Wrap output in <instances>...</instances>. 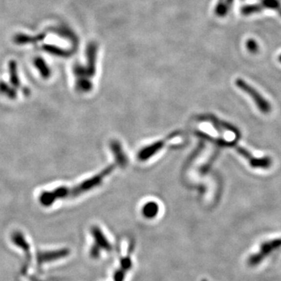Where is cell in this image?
Listing matches in <instances>:
<instances>
[{
  "label": "cell",
  "instance_id": "cell-1",
  "mask_svg": "<svg viewBox=\"0 0 281 281\" xmlns=\"http://www.w3.org/2000/svg\"><path fill=\"white\" fill-rule=\"evenodd\" d=\"M121 163L124 164L125 162L120 161L114 165L109 166L96 176H92L88 180H85L83 182L80 183L74 186L59 187L53 190L43 192L39 197V202L41 203L42 206L49 207L58 200L76 198L85 192L91 190V188L98 186L106 176H108L110 173L114 171L116 165H120Z\"/></svg>",
  "mask_w": 281,
  "mask_h": 281
},
{
  "label": "cell",
  "instance_id": "cell-2",
  "mask_svg": "<svg viewBox=\"0 0 281 281\" xmlns=\"http://www.w3.org/2000/svg\"><path fill=\"white\" fill-rule=\"evenodd\" d=\"M235 84L240 90L246 92L249 96L252 97L256 105L258 107V109L261 112L263 113H269L271 111L270 103L257 90L255 89L254 87L250 85H248L245 81L242 79H237Z\"/></svg>",
  "mask_w": 281,
  "mask_h": 281
},
{
  "label": "cell",
  "instance_id": "cell-3",
  "mask_svg": "<svg viewBox=\"0 0 281 281\" xmlns=\"http://www.w3.org/2000/svg\"><path fill=\"white\" fill-rule=\"evenodd\" d=\"M91 234L94 239L93 246L91 249V256L92 258H98L103 251L109 252L112 249L110 242L104 235L101 229L98 227H93L91 229Z\"/></svg>",
  "mask_w": 281,
  "mask_h": 281
},
{
  "label": "cell",
  "instance_id": "cell-4",
  "mask_svg": "<svg viewBox=\"0 0 281 281\" xmlns=\"http://www.w3.org/2000/svg\"><path fill=\"white\" fill-rule=\"evenodd\" d=\"M9 72H10V81L14 88L21 87L19 76H18V68L15 61H10L9 64Z\"/></svg>",
  "mask_w": 281,
  "mask_h": 281
},
{
  "label": "cell",
  "instance_id": "cell-5",
  "mask_svg": "<svg viewBox=\"0 0 281 281\" xmlns=\"http://www.w3.org/2000/svg\"><path fill=\"white\" fill-rule=\"evenodd\" d=\"M34 64H35V67L37 68V70H39L43 78L47 79L50 77L51 70L48 65L45 64V60H43L42 58H36Z\"/></svg>",
  "mask_w": 281,
  "mask_h": 281
},
{
  "label": "cell",
  "instance_id": "cell-6",
  "mask_svg": "<svg viewBox=\"0 0 281 281\" xmlns=\"http://www.w3.org/2000/svg\"><path fill=\"white\" fill-rule=\"evenodd\" d=\"M0 94L5 95L6 97L10 99H14L17 98V91L14 87L9 86L7 83L1 81L0 82Z\"/></svg>",
  "mask_w": 281,
  "mask_h": 281
},
{
  "label": "cell",
  "instance_id": "cell-7",
  "mask_svg": "<svg viewBox=\"0 0 281 281\" xmlns=\"http://www.w3.org/2000/svg\"><path fill=\"white\" fill-rule=\"evenodd\" d=\"M261 6L262 8H268L276 10L281 16V4L278 0H261Z\"/></svg>",
  "mask_w": 281,
  "mask_h": 281
},
{
  "label": "cell",
  "instance_id": "cell-8",
  "mask_svg": "<svg viewBox=\"0 0 281 281\" xmlns=\"http://www.w3.org/2000/svg\"><path fill=\"white\" fill-rule=\"evenodd\" d=\"M143 215L147 218H153L157 215L158 206L154 203H149L143 209Z\"/></svg>",
  "mask_w": 281,
  "mask_h": 281
},
{
  "label": "cell",
  "instance_id": "cell-9",
  "mask_svg": "<svg viewBox=\"0 0 281 281\" xmlns=\"http://www.w3.org/2000/svg\"><path fill=\"white\" fill-rule=\"evenodd\" d=\"M44 37H45V35H43L36 38L29 37V36L24 35H18L16 36L14 40L18 44H24V43H31V42L32 43V42L39 41V40H42Z\"/></svg>",
  "mask_w": 281,
  "mask_h": 281
},
{
  "label": "cell",
  "instance_id": "cell-10",
  "mask_svg": "<svg viewBox=\"0 0 281 281\" xmlns=\"http://www.w3.org/2000/svg\"><path fill=\"white\" fill-rule=\"evenodd\" d=\"M263 10L262 6L259 4V5H251V6H246L241 9V13L244 15H248V14H255V13H259Z\"/></svg>",
  "mask_w": 281,
  "mask_h": 281
},
{
  "label": "cell",
  "instance_id": "cell-11",
  "mask_svg": "<svg viewBox=\"0 0 281 281\" xmlns=\"http://www.w3.org/2000/svg\"><path fill=\"white\" fill-rule=\"evenodd\" d=\"M48 53H52V54L57 55V56H65L67 54L66 52L60 49L57 47L53 46V45H45L43 47Z\"/></svg>",
  "mask_w": 281,
  "mask_h": 281
},
{
  "label": "cell",
  "instance_id": "cell-12",
  "mask_svg": "<svg viewBox=\"0 0 281 281\" xmlns=\"http://www.w3.org/2000/svg\"><path fill=\"white\" fill-rule=\"evenodd\" d=\"M120 266L121 270H124V271L130 270V268L132 267L131 259L129 257H125V258L122 259L120 260Z\"/></svg>",
  "mask_w": 281,
  "mask_h": 281
},
{
  "label": "cell",
  "instance_id": "cell-13",
  "mask_svg": "<svg viewBox=\"0 0 281 281\" xmlns=\"http://www.w3.org/2000/svg\"><path fill=\"white\" fill-rule=\"evenodd\" d=\"M247 49H248L249 52L252 53H256V52H258L259 50V45L255 41L254 39H249L248 42H247Z\"/></svg>",
  "mask_w": 281,
  "mask_h": 281
},
{
  "label": "cell",
  "instance_id": "cell-14",
  "mask_svg": "<svg viewBox=\"0 0 281 281\" xmlns=\"http://www.w3.org/2000/svg\"><path fill=\"white\" fill-rule=\"evenodd\" d=\"M125 278V274L123 270H117L113 276L114 281H124Z\"/></svg>",
  "mask_w": 281,
  "mask_h": 281
},
{
  "label": "cell",
  "instance_id": "cell-15",
  "mask_svg": "<svg viewBox=\"0 0 281 281\" xmlns=\"http://www.w3.org/2000/svg\"><path fill=\"white\" fill-rule=\"evenodd\" d=\"M279 60L281 62V56H279Z\"/></svg>",
  "mask_w": 281,
  "mask_h": 281
}]
</instances>
